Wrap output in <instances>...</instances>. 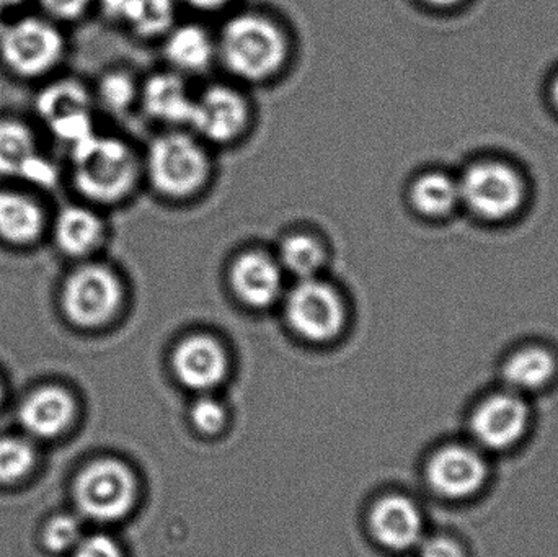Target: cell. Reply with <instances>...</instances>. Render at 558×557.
Listing matches in <instances>:
<instances>
[{
  "label": "cell",
  "instance_id": "10",
  "mask_svg": "<svg viewBox=\"0 0 558 557\" xmlns=\"http://www.w3.org/2000/svg\"><path fill=\"white\" fill-rule=\"evenodd\" d=\"M490 468L475 445H448L433 455L426 468L429 486L451 500L469 499L484 489Z\"/></svg>",
  "mask_w": 558,
  "mask_h": 557
},
{
  "label": "cell",
  "instance_id": "16",
  "mask_svg": "<svg viewBox=\"0 0 558 557\" xmlns=\"http://www.w3.org/2000/svg\"><path fill=\"white\" fill-rule=\"evenodd\" d=\"M140 98L146 113L166 124H189L195 100L182 77L172 72L153 75L144 84Z\"/></svg>",
  "mask_w": 558,
  "mask_h": 557
},
{
  "label": "cell",
  "instance_id": "15",
  "mask_svg": "<svg viewBox=\"0 0 558 557\" xmlns=\"http://www.w3.org/2000/svg\"><path fill=\"white\" fill-rule=\"evenodd\" d=\"M371 526L376 538L389 548L407 549L422 542V513L402 496L380 500L371 513Z\"/></svg>",
  "mask_w": 558,
  "mask_h": 557
},
{
  "label": "cell",
  "instance_id": "5",
  "mask_svg": "<svg viewBox=\"0 0 558 557\" xmlns=\"http://www.w3.org/2000/svg\"><path fill=\"white\" fill-rule=\"evenodd\" d=\"M64 49L61 32L52 23L33 16L5 26L0 35L3 62L23 77H38L51 71Z\"/></svg>",
  "mask_w": 558,
  "mask_h": 557
},
{
  "label": "cell",
  "instance_id": "26",
  "mask_svg": "<svg viewBox=\"0 0 558 557\" xmlns=\"http://www.w3.org/2000/svg\"><path fill=\"white\" fill-rule=\"evenodd\" d=\"M35 461V451L22 438L0 440V483H12L28 473Z\"/></svg>",
  "mask_w": 558,
  "mask_h": 557
},
{
  "label": "cell",
  "instance_id": "4",
  "mask_svg": "<svg viewBox=\"0 0 558 557\" xmlns=\"http://www.w3.org/2000/svg\"><path fill=\"white\" fill-rule=\"evenodd\" d=\"M121 301V280L107 265H81L64 281L62 307L65 316L77 326L107 324L120 310Z\"/></svg>",
  "mask_w": 558,
  "mask_h": 557
},
{
  "label": "cell",
  "instance_id": "29",
  "mask_svg": "<svg viewBox=\"0 0 558 557\" xmlns=\"http://www.w3.org/2000/svg\"><path fill=\"white\" fill-rule=\"evenodd\" d=\"M192 419L199 431L213 434V432H218L222 424H225V409L215 399H199L193 405Z\"/></svg>",
  "mask_w": 558,
  "mask_h": 557
},
{
  "label": "cell",
  "instance_id": "9",
  "mask_svg": "<svg viewBox=\"0 0 558 557\" xmlns=\"http://www.w3.org/2000/svg\"><path fill=\"white\" fill-rule=\"evenodd\" d=\"M461 202L482 218L513 215L523 202V183L510 167L498 162L472 166L459 182Z\"/></svg>",
  "mask_w": 558,
  "mask_h": 557
},
{
  "label": "cell",
  "instance_id": "20",
  "mask_svg": "<svg viewBox=\"0 0 558 557\" xmlns=\"http://www.w3.org/2000/svg\"><path fill=\"white\" fill-rule=\"evenodd\" d=\"M74 415V402L59 388H45L29 396L20 411L26 431L36 437H54L61 434Z\"/></svg>",
  "mask_w": 558,
  "mask_h": 557
},
{
  "label": "cell",
  "instance_id": "27",
  "mask_svg": "<svg viewBox=\"0 0 558 557\" xmlns=\"http://www.w3.org/2000/svg\"><path fill=\"white\" fill-rule=\"evenodd\" d=\"M98 97L108 110L120 113L133 105L140 97V92L130 75L124 72H110L98 85Z\"/></svg>",
  "mask_w": 558,
  "mask_h": 557
},
{
  "label": "cell",
  "instance_id": "17",
  "mask_svg": "<svg viewBox=\"0 0 558 557\" xmlns=\"http://www.w3.org/2000/svg\"><path fill=\"white\" fill-rule=\"evenodd\" d=\"M557 370V359L550 350L531 346L511 353L501 375L507 389L518 395H527L547 388L556 378Z\"/></svg>",
  "mask_w": 558,
  "mask_h": 557
},
{
  "label": "cell",
  "instance_id": "32",
  "mask_svg": "<svg viewBox=\"0 0 558 557\" xmlns=\"http://www.w3.org/2000/svg\"><path fill=\"white\" fill-rule=\"evenodd\" d=\"M422 557H468L464 546L449 536H435L422 543Z\"/></svg>",
  "mask_w": 558,
  "mask_h": 557
},
{
  "label": "cell",
  "instance_id": "19",
  "mask_svg": "<svg viewBox=\"0 0 558 557\" xmlns=\"http://www.w3.org/2000/svg\"><path fill=\"white\" fill-rule=\"evenodd\" d=\"M105 238V225L97 213L85 206H68L54 225L58 247L71 257H84L97 251Z\"/></svg>",
  "mask_w": 558,
  "mask_h": 557
},
{
  "label": "cell",
  "instance_id": "34",
  "mask_svg": "<svg viewBox=\"0 0 558 557\" xmlns=\"http://www.w3.org/2000/svg\"><path fill=\"white\" fill-rule=\"evenodd\" d=\"M101 9L111 19L124 20L128 9H130L131 0H100Z\"/></svg>",
  "mask_w": 558,
  "mask_h": 557
},
{
  "label": "cell",
  "instance_id": "30",
  "mask_svg": "<svg viewBox=\"0 0 558 557\" xmlns=\"http://www.w3.org/2000/svg\"><path fill=\"white\" fill-rule=\"evenodd\" d=\"M58 169L51 160L46 159L41 156V153L25 167L20 179L26 180L35 186H41V189H51L58 182Z\"/></svg>",
  "mask_w": 558,
  "mask_h": 557
},
{
  "label": "cell",
  "instance_id": "12",
  "mask_svg": "<svg viewBox=\"0 0 558 557\" xmlns=\"http://www.w3.org/2000/svg\"><path fill=\"white\" fill-rule=\"evenodd\" d=\"M248 117L251 111L244 95L228 85L216 84L193 100L189 124L196 136L225 144L241 136Z\"/></svg>",
  "mask_w": 558,
  "mask_h": 557
},
{
  "label": "cell",
  "instance_id": "1",
  "mask_svg": "<svg viewBox=\"0 0 558 557\" xmlns=\"http://www.w3.org/2000/svg\"><path fill=\"white\" fill-rule=\"evenodd\" d=\"M71 149L75 186L90 202H121L136 185L140 162L124 141L94 133Z\"/></svg>",
  "mask_w": 558,
  "mask_h": 557
},
{
  "label": "cell",
  "instance_id": "21",
  "mask_svg": "<svg viewBox=\"0 0 558 557\" xmlns=\"http://www.w3.org/2000/svg\"><path fill=\"white\" fill-rule=\"evenodd\" d=\"M163 51L179 71L202 72L218 55V46L202 26L185 25L170 29Z\"/></svg>",
  "mask_w": 558,
  "mask_h": 557
},
{
  "label": "cell",
  "instance_id": "24",
  "mask_svg": "<svg viewBox=\"0 0 558 557\" xmlns=\"http://www.w3.org/2000/svg\"><path fill=\"white\" fill-rule=\"evenodd\" d=\"M325 249L317 239L307 234H291L282 239L278 251V264L286 274L298 280L317 277L324 267Z\"/></svg>",
  "mask_w": 558,
  "mask_h": 557
},
{
  "label": "cell",
  "instance_id": "39",
  "mask_svg": "<svg viewBox=\"0 0 558 557\" xmlns=\"http://www.w3.org/2000/svg\"><path fill=\"white\" fill-rule=\"evenodd\" d=\"M2 13H3V10L0 9V35H2L3 28H5V25H3V22H2Z\"/></svg>",
  "mask_w": 558,
  "mask_h": 557
},
{
  "label": "cell",
  "instance_id": "11",
  "mask_svg": "<svg viewBox=\"0 0 558 557\" xmlns=\"http://www.w3.org/2000/svg\"><path fill=\"white\" fill-rule=\"evenodd\" d=\"M36 110L52 134L71 147L95 133L92 98L78 82L49 85L38 95Z\"/></svg>",
  "mask_w": 558,
  "mask_h": 557
},
{
  "label": "cell",
  "instance_id": "13",
  "mask_svg": "<svg viewBox=\"0 0 558 557\" xmlns=\"http://www.w3.org/2000/svg\"><path fill=\"white\" fill-rule=\"evenodd\" d=\"M282 268L277 258L260 251L239 255L229 278L239 300L255 310L271 306L282 293Z\"/></svg>",
  "mask_w": 558,
  "mask_h": 557
},
{
  "label": "cell",
  "instance_id": "28",
  "mask_svg": "<svg viewBox=\"0 0 558 557\" xmlns=\"http://www.w3.org/2000/svg\"><path fill=\"white\" fill-rule=\"evenodd\" d=\"M81 538V525L74 517H56L49 522L45 532V543L52 552H65L72 546L78 545Z\"/></svg>",
  "mask_w": 558,
  "mask_h": 557
},
{
  "label": "cell",
  "instance_id": "23",
  "mask_svg": "<svg viewBox=\"0 0 558 557\" xmlns=\"http://www.w3.org/2000/svg\"><path fill=\"white\" fill-rule=\"evenodd\" d=\"M38 154L32 128L22 121L0 120V175L20 179L25 167Z\"/></svg>",
  "mask_w": 558,
  "mask_h": 557
},
{
  "label": "cell",
  "instance_id": "25",
  "mask_svg": "<svg viewBox=\"0 0 558 557\" xmlns=\"http://www.w3.org/2000/svg\"><path fill=\"white\" fill-rule=\"evenodd\" d=\"M175 16L173 0H131L124 22L137 35L157 36L169 32Z\"/></svg>",
  "mask_w": 558,
  "mask_h": 557
},
{
  "label": "cell",
  "instance_id": "18",
  "mask_svg": "<svg viewBox=\"0 0 558 557\" xmlns=\"http://www.w3.org/2000/svg\"><path fill=\"white\" fill-rule=\"evenodd\" d=\"M45 229V211L25 193L0 190V238L9 244H33Z\"/></svg>",
  "mask_w": 558,
  "mask_h": 557
},
{
  "label": "cell",
  "instance_id": "22",
  "mask_svg": "<svg viewBox=\"0 0 558 557\" xmlns=\"http://www.w3.org/2000/svg\"><path fill=\"white\" fill-rule=\"evenodd\" d=\"M410 198L416 211L429 218H441L449 215L461 202V190L459 182H454L446 173H425L413 183Z\"/></svg>",
  "mask_w": 558,
  "mask_h": 557
},
{
  "label": "cell",
  "instance_id": "8",
  "mask_svg": "<svg viewBox=\"0 0 558 557\" xmlns=\"http://www.w3.org/2000/svg\"><path fill=\"white\" fill-rule=\"evenodd\" d=\"M78 507L98 522H114L130 512L134 480L118 461H98L81 474L75 487Z\"/></svg>",
  "mask_w": 558,
  "mask_h": 557
},
{
  "label": "cell",
  "instance_id": "3",
  "mask_svg": "<svg viewBox=\"0 0 558 557\" xmlns=\"http://www.w3.org/2000/svg\"><path fill=\"white\" fill-rule=\"evenodd\" d=\"M209 157L203 144L190 134L167 133L147 150L146 172L157 192L170 198L195 195L209 177Z\"/></svg>",
  "mask_w": 558,
  "mask_h": 557
},
{
  "label": "cell",
  "instance_id": "14",
  "mask_svg": "<svg viewBox=\"0 0 558 557\" xmlns=\"http://www.w3.org/2000/svg\"><path fill=\"white\" fill-rule=\"evenodd\" d=\"M226 366L225 350L208 336L189 337L173 353L177 376L192 389L215 388L225 378Z\"/></svg>",
  "mask_w": 558,
  "mask_h": 557
},
{
  "label": "cell",
  "instance_id": "31",
  "mask_svg": "<svg viewBox=\"0 0 558 557\" xmlns=\"http://www.w3.org/2000/svg\"><path fill=\"white\" fill-rule=\"evenodd\" d=\"M74 557H121V553L113 540L95 535L78 543Z\"/></svg>",
  "mask_w": 558,
  "mask_h": 557
},
{
  "label": "cell",
  "instance_id": "2",
  "mask_svg": "<svg viewBox=\"0 0 558 557\" xmlns=\"http://www.w3.org/2000/svg\"><path fill=\"white\" fill-rule=\"evenodd\" d=\"M216 46L226 68L244 81L274 77L288 58L284 33L271 20L258 15L229 20Z\"/></svg>",
  "mask_w": 558,
  "mask_h": 557
},
{
  "label": "cell",
  "instance_id": "33",
  "mask_svg": "<svg viewBox=\"0 0 558 557\" xmlns=\"http://www.w3.org/2000/svg\"><path fill=\"white\" fill-rule=\"evenodd\" d=\"M92 0H41L46 10L61 19H75L90 5Z\"/></svg>",
  "mask_w": 558,
  "mask_h": 557
},
{
  "label": "cell",
  "instance_id": "7",
  "mask_svg": "<svg viewBox=\"0 0 558 557\" xmlns=\"http://www.w3.org/2000/svg\"><path fill=\"white\" fill-rule=\"evenodd\" d=\"M531 424V409L523 395L505 389L475 405L471 434L482 451H505L523 440Z\"/></svg>",
  "mask_w": 558,
  "mask_h": 557
},
{
  "label": "cell",
  "instance_id": "35",
  "mask_svg": "<svg viewBox=\"0 0 558 557\" xmlns=\"http://www.w3.org/2000/svg\"><path fill=\"white\" fill-rule=\"evenodd\" d=\"M190 5L195 7V9L202 10H216L225 7L229 0H185Z\"/></svg>",
  "mask_w": 558,
  "mask_h": 557
},
{
  "label": "cell",
  "instance_id": "38",
  "mask_svg": "<svg viewBox=\"0 0 558 557\" xmlns=\"http://www.w3.org/2000/svg\"><path fill=\"white\" fill-rule=\"evenodd\" d=\"M554 100H556L558 107V77L556 78V84H554Z\"/></svg>",
  "mask_w": 558,
  "mask_h": 557
},
{
  "label": "cell",
  "instance_id": "37",
  "mask_svg": "<svg viewBox=\"0 0 558 557\" xmlns=\"http://www.w3.org/2000/svg\"><path fill=\"white\" fill-rule=\"evenodd\" d=\"M23 0H0V9L5 10L10 9V7L19 5Z\"/></svg>",
  "mask_w": 558,
  "mask_h": 557
},
{
  "label": "cell",
  "instance_id": "36",
  "mask_svg": "<svg viewBox=\"0 0 558 557\" xmlns=\"http://www.w3.org/2000/svg\"><path fill=\"white\" fill-rule=\"evenodd\" d=\"M425 2L432 3V5L449 7L454 3L461 2V0H425Z\"/></svg>",
  "mask_w": 558,
  "mask_h": 557
},
{
  "label": "cell",
  "instance_id": "40",
  "mask_svg": "<svg viewBox=\"0 0 558 557\" xmlns=\"http://www.w3.org/2000/svg\"><path fill=\"white\" fill-rule=\"evenodd\" d=\"M0 391H2V389H0Z\"/></svg>",
  "mask_w": 558,
  "mask_h": 557
},
{
  "label": "cell",
  "instance_id": "6",
  "mask_svg": "<svg viewBox=\"0 0 558 557\" xmlns=\"http://www.w3.org/2000/svg\"><path fill=\"white\" fill-rule=\"evenodd\" d=\"M284 314L294 332L314 342L333 339L344 324L340 294L317 277L298 280L286 296Z\"/></svg>",
  "mask_w": 558,
  "mask_h": 557
}]
</instances>
